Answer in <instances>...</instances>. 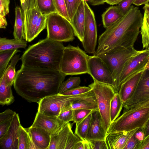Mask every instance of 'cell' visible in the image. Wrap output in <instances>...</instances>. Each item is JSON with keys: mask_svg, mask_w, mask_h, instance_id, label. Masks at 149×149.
<instances>
[{"mask_svg": "<svg viewBox=\"0 0 149 149\" xmlns=\"http://www.w3.org/2000/svg\"><path fill=\"white\" fill-rule=\"evenodd\" d=\"M66 76L49 68L21 65L13 86L22 97L29 102L38 103L44 98L58 93Z\"/></svg>", "mask_w": 149, "mask_h": 149, "instance_id": "6da1fadb", "label": "cell"}, {"mask_svg": "<svg viewBox=\"0 0 149 149\" xmlns=\"http://www.w3.org/2000/svg\"><path fill=\"white\" fill-rule=\"evenodd\" d=\"M143 16L138 7L131 5L118 21L106 29L99 37L95 55L117 46H134L140 31Z\"/></svg>", "mask_w": 149, "mask_h": 149, "instance_id": "7a4b0ae2", "label": "cell"}, {"mask_svg": "<svg viewBox=\"0 0 149 149\" xmlns=\"http://www.w3.org/2000/svg\"><path fill=\"white\" fill-rule=\"evenodd\" d=\"M65 47L62 42L47 38L29 46L20 58L22 65L41 67L58 71Z\"/></svg>", "mask_w": 149, "mask_h": 149, "instance_id": "3957f363", "label": "cell"}, {"mask_svg": "<svg viewBox=\"0 0 149 149\" xmlns=\"http://www.w3.org/2000/svg\"><path fill=\"white\" fill-rule=\"evenodd\" d=\"M149 118V101L124 110L123 114L111 123L107 132L129 131L141 128Z\"/></svg>", "mask_w": 149, "mask_h": 149, "instance_id": "277c9868", "label": "cell"}, {"mask_svg": "<svg viewBox=\"0 0 149 149\" xmlns=\"http://www.w3.org/2000/svg\"><path fill=\"white\" fill-rule=\"evenodd\" d=\"M141 51L136 50L134 46L129 48L117 46L96 55L103 60L111 71L113 78L116 93H118L119 91L120 78L125 65L131 58Z\"/></svg>", "mask_w": 149, "mask_h": 149, "instance_id": "5b68a950", "label": "cell"}, {"mask_svg": "<svg viewBox=\"0 0 149 149\" xmlns=\"http://www.w3.org/2000/svg\"><path fill=\"white\" fill-rule=\"evenodd\" d=\"M89 56L78 45L75 47L69 44L64 50L59 71L66 76L88 74Z\"/></svg>", "mask_w": 149, "mask_h": 149, "instance_id": "8992f818", "label": "cell"}, {"mask_svg": "<svg viewBox=\"0 0 149 149\" xmlns=\"http://www.w3.org/2000/svg\"><path fill=\"white\" fill-rule=\"evenodd\" d=\"M47 38L57 42H69L74 39L73 30L70 22L57 12L47 16Z\"/></svg>", "mask_w": 149, "mask_h": 149, "instance_id": "52a82bcc", "label": "cell"}, {"mask_svg": "<svg viewBox=\"0 0 149 149\" xmlns=\"http://www.w3.org/2000/svg\"><path fill=\"white\" fill-rule=\"evenodd\" d=\"M88 86L95 93L103 126L107 134L111 124L110 108L111 100L116 93L115 89L111 85L100 83L95 80Z\"/></svg>", "mask_w": 149, "mask_h": 149, "instance_id": "ba28073f", "label": "cell"}, {"mask_svg": "<svg viewBox=\"0 0 149 149\" xmlns=\"http://www.w3.org/2000/svg\"><path fill=\"white\" fill-rule=\"evenodd\" d=\"M95 95L92 90L83 94L67 95L58 93L46 97L38 103V111L46 115L57 117L62 108L67 103Z\"/></svg>", "mask_w": 149, "mask_h": 149, "instance_id": "9c48e42d", "label": "cell"}, {"mask_svg": "<svg viewBox=\"0 0 149 149\" xmlns=\"http://www.w3.org/2000/svg\"><path fill=\"white\" fill-rule=\"evenodd\" d=\"M84 7L85 22L82 45L86 53L95 55L97 31L95 15L85 0Z\"/></svg>", "mask_w": 149, "mask_h": 149, "instance_id": "30bf717a", "label": "cell"}, {"mask_svg": "<svg viewBox=\"0 0 149 149\" xmlns=\"http://www.w3.org/2000/svg\"><path fill=\"white\" fill-rule=\"evenodd\" d=\"M88 66V74L93 80L111 85L115 88L112 75L107 65L101 58L96 55L90 56Z\"/></svg>", "mask_w": 149, "mask_h": 149, "instance_id": "8fae6325", "label": "cell"}, {"mask_svg": "<svg viewBox=\"0 0 149 149\" xmlns=\"http://www.w3.org/2000/svg\"><path fill=\"white\" fill-rule=\"evenodd\" d=\"M149 56V49L142 50L140 53L131 58L127 63L121 73L118 85H121L144 70Z\"/></svg>", "mask_w": 149, "mask_h": 149, "instance_id": "7c38bea8", "label": "cell"}, {"mask_svg": "<svg viewBox=\"0 0 149 149\" xmlns=\"http://www.w3.org/2000/svg\"><path fill=\"white\" fill-rule=\"evenodd\" d=\"M149 101V70H145L133 94L123 103L124 110Z\"/></svg>", "mask_w": 149, "mask_h": 149, "instance_id": "4fadbf2b", "label": "cell"}, {"mask_svg": "<svg viewBox=\"0 0 149 149\" xmlns=\"http://www.w3.org/2000/svg\"><path fill=\"white\" fill-rule=\"evenodd\" d=\"M67 123L57 117L48 116L38 111L31 126L42 129L51 136L58 132Z\"/></svg>", "mask_w": 149, "mask_h": 149, "instance_id": "5bb4252c", "label": "cell"}, {"mask_svg": "<svg viewBox=\"0 0 149 149\" xmlns=\"http://www.w3.org/2000/svg\"><path fill=\"white\" fill-rule=\"evenodd\" d=\"M21 125L19 114L16 113L7 132L0 139L1 149H18V137Z\"/></svg>", "mask_w": 149, "mask_h": 149, "instance_id": "9a60e30c", "label": "cell"}, {"mask_svg": "<svg viewBox=\"0 0 149 149\" xmlns=\"http://www.w3.org/2000/svg\"><path fill=\"white\" fill-rule=\"evenodd\" d=\"M107 133L103 125L102 117L98 109L92 110L91 122L86 139L93 140H106Z\"/></svg>", "mask_w": 149, "mask_h": 149, "instance_id": "2e32d148", "label": "cell"}, {"mask_svg": "<svg viewBox=\"0 0 149 149\" xmlns=\"http://www.w3.org/2000/svg\"><path fill=\"white\" fill-rule=\"evenodd\" d=\"M138 129L129 131L111 133L107 134L105 141L108 149H124L129 140Z\"/></svg>", "mask_w": 149, "mask_h": 149, "instance_id": "e0dca14e", "label": "cell"}, {"mask_svg": "<svg viewBox=\"0 0 149 149\" xmlns=\"http://www.w3.org/2000/svg\"><path fill=\"white\" fill-rule=\"evenodd\" d=\"M84 0L80 4L71 22L74 36L81 42L83 39L85 22Z\"/></svg>", "mask_w": 149, "mask_h": 149, "instance_id": "ac0fdd59", "label": "cell"}, {"mask_svg": "<svg viewBox=\"0 0 149 149\" xmlns=\"http://www.w3.org/2000/svg\"><path fill=\"white\" fill-rule=\"evenodd\" d=\"M42 14L37 7L29 10L24 21L25 40L30 42L35 38V31L38 19Z\"/></svg>", "mask_w": 149, "mask_h": 149, "instance_id": "d6986e66", "label": "cell"}, {"mask_svg": "<svg viewBox=\"0 0 149 149\" xmlns=\"http://www.w3.org/2000/svg\"><path fill=\"white\" fill-rule=\"evenodd\" d=\"M73 125L70 122L67 123L58 132L51 136L48 149H65Z\"/></svg>", "mask_w": 149, "mask_h": 149, "instance_id": "ffe728a7", "label": "cell"}, {"mask_svg": "<svg viewBox=\"0 0 149 149\" xmlns=\"http://www.w3.org/2000/svg\"><path fill=\"white\" fill-rule=\"evenodd\" d=\"M144 70L120 86L118 93L123 103L129 100L133 94L142 76Z\"/></svg>", "mask_w": 149, "mask_h": 149, "instance_id": "44dd1931", "label": "cell"}, {"mask_svg": "<svg viewBox=\"0 0 149 149\" xmlns=\"http://www.w3.org/2000/svg\"><path fill=\"white\" fill-rule=\"evenodd\" d=\"M77 109L98 110L95 95L67 103L62 108L60 112Z\"/></svg>", "mask_w": 149, "mask_h": 149, "instance_id": "7402d4cb", "label": "cell"}, {"mask_svg": "<svg viewBox=\"0 0 149 149\" xmlns=\"http://www.w3.org/2000/svg\"><path fill=\"white\" fill-rule=\"evenodd\" d=\"M26 128L30 132L34 143L38 149H48L51 135L46 131L31 126Z\"/></svg>", "mask_w": 149, "mask_h": 149, "instance_id": "603a6c76", "label": "cell"}, {"mask_svg": "<svg viewBox=\"0 0 149 149\" xmlns=\"http://www.w3.org/2000/svg\"><path fill=\"white\" fill-rule=\"evenodd\" d=\"M123 16L117 5L110 6L102 15L104 27L106 29L108 28L118 21Z\"/></svg>", "mask_w": 149, "mask_h": 149, "instance_id": "cb8c5ba5", "label": "cell"}, {"mask_svg": "<svg viewBox=\"0 0 149 149\" xmlns=\"http://www.w3.org/2000/svg\"><path fill=\"white\" fill-rule=\"evenodd\" d=\"M11 85L6 83L4 74L0 78V104L8 105L15 101L12 90Z\"/></svg>", "mask_w": 149, "mask_h": 149, "instance_id": "d4e9b609", "label": "cell"}, {"mask_svg": "<svg viewBox=\"0 0 149 149\" xmlns=\"http://www.w3.org/2000/svg\"><path fill=\"white\" fill-rule=\"evenodd\" d=\"M15 20L13 35L14 38L19 40L25 39L24 18L20 7L15 8Z\"/></svg>", "mask_w": 149, "mask_h": 149, "instance_id": "484cf974", "label": "cell"}, {"mask_svg": "<svg viewBox=\"0 0 149 149\" xmlns=\"http://www.w3.org/2000/svg\"><path fill=\"white\" fill-rule=\"evenodd\" d=\"M27 41L24 39L17 40L14 38L8 39L6 38H0V52L21 48L25 49Z\"/></svg>", "mask_w": 149, "mask_h": 149, "instance_id": "4316f807", "label": "cell"}, {"mask_svg": "<svg viewBox=\"0 0 149 149\" xmlns=\"http://www.w3.org/2000/svg\"><path fill=\"white\" fill-rule=\"evenodd\" d=\"M20 58L19 54H15L11 59L9 65L5 71L4 74L8 85L12 86L14 83L17 74L15 67Z\"/></svg>", "mask_w": 149, "mask_h": 149, "instance_id": "83f0119b", "label": "cell"}, {"mask_svg": "<svg viewBox=\"0 0 149 149\" xmlns=\"http://www.w3.org/2000/svg\"><path fill=\"white\" fill-rule=\"evenodd\" d=\"M123 102L118 93L111 100L110 108V117L111 123L119 116L123 107Z\"/></svg>", "mask_w": 149, "mask_h": 149, "instance_id": "f1b7e54d", "label": "cell"}, {"mask_svg": "<svg viewBox=\"0 0 149 149\" xmlns=\"http://www.w3.org/2000/svg\"><path fill=\"white\" fill-rule=\"evenodd\" d=\"M141 29L143 49H149V14L145 10Z\"/></svg>", "mask_w": 149, "mask_h": 149, "instance_id": "f546056e", "label": "cell"}, {"mask_svg": "<svg viewBox=\"0 0 149 149\" xmlns=\"http://www.w3.org/2000/svg\"><path fill=\"white\" fill-rule=\"evenodd\" d=\"M20 52V50L15 49L0 52V78L3 74L10 60Z\"/></svg>", "mask_w": 149, "mask_h": 149, "instance_id": "4dcf8cb0", "label": "cell"}, {"mask_svg": "<svg viewBox=\"0 0 149 149\" xmlns=\"http://www.w3.org/2000/svg\"><path fill=\"white\" fill-rule=\"evenodd\" d=\"M91 117V112L81 121L76 123L74 134L81 139H86L89 127Z\"/></svg>", "mask_w": 149, "mask_h": 149, "instance_id": "1f68e13d", "label": "cell"}, {"mask_svg": "<svg viewBox=\"0 0 149 149\" xmlns=\"http://www.w3.org/2000/svg\"><path fill=\"white\" fill-rule=\"evenodd\" d=\"M42 15H47L57 12L53 0H36V7Z\"/></svg>", "mask_w": 149, "mask_h": 149, "instance_id": "d6a6232c", "label": "cell"}, {"mask_svg": "<svg viewBox=\"0 0 149 149\" xmlns=\"http://www.w3.org/2000/svg\"><path fill=\"white\" fill-rule=\"evenodd\" d=\"M81 83L80 77H70L61 84L59 93L62 94L66 91L79 86Z\"/></svg>", "mask_w": 149, "mask_h": 149, "instance_id": "836d02e7", "label": "cell"}, {"mask_svg": "<svg viewBox=\"0 0 149 149\" xmlns=\"http://www.w3.org/2000/svg\"><path fill=\"white\" fill-rule=\"evenodd\" d=\"M10 0H0V28L5 29L7 25L6 16L9 12Z\"/></svg>", "mask_w": 149, "mask_h": 149, "instance_id": "e575fe53", "label": "cell"}, {"mask_svg": "<svg viewBox=\"0 0 149 149\" xmlns=\"http://www.w3.org/2000/svg\"><path fill=\"white\" fill-rule=\"evenodd\" d=\"M18 142V149H28V132L21 125L19 127Z\"/></svg>", "mask_w": 149, "mask_h": 149, "instance_id": "d590c367", "label": "cell"}, {"mask_svg": "<svg viewBox=\"0 0 149 149\" xmlns=\"http://www.w3.org/2000/svg\"><path fill=\"white\" fill-rule=\"evenodd\" d=\"M64 0L71 22L79 6L83 0Z\"/></svg>", "mask_w": 149, "mask_h": 149, "instance_id": "8d00e7d4", "label": "cell"}, {"mask_svg": "<svg viewBox=\"0 0 149 149\" xmlns=\"http://www.w3.org/2000/svg\"><path fill=\"white\" fill-rule=\"evenodd\" d=\"M57 13L64 17L71 23L64 0H53Z\"/></svg>", "mask_w": 149, "mask_h": 149, "instance_id": "74e56055", "label": "cell"}, {"mask_svg": "<svg viewBox=\"0 0 149 149\" xmlns=\"http://www.w3.org/2000/svg\"><path fill=\"white\" fill-rule=\"evenodd\" d=\"M92 111L91 110L85 109H74L72 121L76 124L78 123L91 113Z\"/></svg>", "mask_w": 149, "mask_h": 149, "instance_id": "f35d334b", "label": "cell"}, {"mask_svg": "<svg viewBox=\"0 0 149 149\" xmlns=\"http://www.w3.org/2000/svg\"><path fill=\"white\" fill-rule=\"evenodd\" d=\"M20 1L24 21L28 11L36 7V0H20Z\"/></svg>", "mask_w": 149, "mask_h": 149, "instance_id": "ab89813d", "label": "cell"}, {"mask_svg": "<svg viewBox=\"0 0 149 149\" xmlns=\"http://www.w3.org/2000/svg\"><path fill=\"white\" fill-rule=\"evenodd\" d=\"M91 90L89 87L80 86L65 91L62 94L67 95H80L87 93Z\"/></svg>", "mask_w": 149, "mask_h": 149, "instance_id": "60d3db41", "label": "cell"}, {"mask_svg": "<svg viewBox=\"0 0 149 149\" xmlns=\"http://www.w3.org/2000/svg\"><path fill=\"white\" fill-rule=\"evenodd\" d=\"M47 15L42 14L39 17L35 31V36L36 38L43 29L46 27Z\"/></svg>", "mask_w": 149, "mask_h": 149, "instance_id": "b9f144b4", "label": "cell"}, {"mask_svg": "<svg viewBox=\"0 0 149 149\" xmlns=\"http://www.w3.org/2000/svg\"><path fill=\"white\" fill-rule=\"evenodd\" d=\"M81 139L71 130L69 134L65 149H74L76 144Z\"/></svg>", "mask_w": 149, "mask_h": 149, "instance_id": "7bdbcfd3", "label": "cell"}, {"mask_svg": "<svg viewBox=\"0 0 149 149\" xmlns=\"http://www.w3.org/2000/svg\"><path fill=\"white\" fill-rule=\"evenodd\" d=\"M141 141L138 137L135 132L129 140L124 149H137Z\"/></svg>", "mask_w": 149, "mask_h": 149, "instance_id": "ee69618b", "label": "cell"}, {"mask_svg": "<svg viewBox=\"0 0 149 149\" xmlns=\"http://www.w3.org/2000/svg\"><path fill=\"white\" fill-rule=\"evenodd\" d=\"M73 110H69L60 112L57 117L65 123L72 121L73 118Z\"/></svg>", "mask_w": 149, "mask_h": 149, "instance_id": "f6af8a7d", "label": "cell"}, {"mask_svg": "<svg viewBox=\"0 0 149 149\" xmlns=\"http://www.w3.org/2000/svg\"><path fill=\"white\" fill-rule=\"evenodd\" d=\"M135 0H123L117 5L121 13L125 15L128 10Z\"/></svg>", "mask_w": 149, "mask_h": 149, "instance_id": "bcb514c9", "label": "cell"}, {"mask_svg": "<svg viewBox=\"0 0 149 149\" xmlns=\"http://www.w3.org/2000/svg\"><path fill=\"white\" fill-rule=\"evenodd\" d=\"M89 141L92 149H108L105 140H93Z\"/></svg>", "mask_w": 149, "mask_h": 149, "instance_id": "7dc6e473", "label": "cell"}, {"mask_svg": "<svg viewBox=\"0 0 149 149\" xmlns=\"http://www.w3.org/2000/svg\"><path fill=\"white\" fill-rule=\"evenodd\" d=\"M16 113L8 109L0 113V123L12 118Z\"/></svg>", "mask_w": 149, "mask_h": 149, "instance_id": "c3c4849f", "label": "cell"}, {"mask_svg": "<svg viewBox=\"0 0 149 149\" xmlns=\"http://www.w3.org/2000/svg\"><path fill=\"white\" fill-rule=\"evenodd\" d=\"M13 118L0 123V139L2 138L7 132Z\"/></svg>", "mask_w": 149, "mask_h": 149, "instance_id": "681fc988", "label": "cell"}, {"mask_svg": "<svg viewBox=\"0 0 149 149\" xmlns=\"http://www.w3.org/2000/svg\"><path fill=\"white\" fill-rule=\"evenodd\" d=\"M137 149H149V136L141 141Z\"/></svg>", "mask_w": 149, "mask_h": 149, "instance_id": "f907efd6", "label": "cell"}, {"mask_svg": "<svg viewBox=\"0 0 149 149\" xmlns=\"http://www.w3.org/2000/svg\"><path fill=\"white\" fill-rule=\"evenodd\" d=\"M28 132V149H38L34 144L30 132L25 128Z\"/></svg>", "mask_w": 149, "mask_h": 149, "instance_id": "816d5d0a", "label": "cell"}, {"mask_svg": "<svg viewBox=\"0 0 149 149\" xmlns=\"http://www.w3.org/2000/svg\"><path fill=\"white\" fill-rule=\"evenodd\" d=\"M142 129L143 133V139L149 136V118Z\"/></svg>", "mask_w": 149, "mask_h": 149, "instance_id": "f5cc1de1", "label": "cell"}, {"mask_svg": "<svg viewBox=\"0 0 149 149\" xmlns=\"http://www.w3.org/2000/svg\"><path fill=\"white\" fill-rule=\"evenodd\" d=\"M107 0H87L90 4L93 6H97L102 4L105 3Z\"/></svg>", "mask_w": 149, "mask_h": 149, "instance_id": "db71d44e", "label": "cell"}, {"mask_svg": "<svg viewBox=\"0 0 149 149\" xmlns=\"http://www.w3.org/2000/svg\"><path fill=\"white\" fill-rule=\"evenodd\" d=\"M149 0H135L133 4L136 6H140L148 3Z\"/></svg>", "mask_w": 149, "mask_h": 149, "instance_id": "11a10c76", "label": "cell"}, {"mask_svg": "<svg viewBox=\"0 0 149 149\" xmlns=\"http://www.w3.org/2000/svg\"><path fill=\"white\" fill-rule=\"evenodd\" d=\"M84 145V149H92L89 141L86 139L81 140Z\"/></svg>", "mask_w": 149, "mask_h": 149, "instance_id": "9f6ffc18", "label": "cell"}, {"mask_svg": "<svg viewBox=\"0 0 149 149\" xmlns=\"http://www.w3.org/2000/svg\"><path fill=\"white\" fill-rule=\"evenodd\" d=\"M74 149H84V144L81 140L76 144Z\"/></svg>", "mask_w": 149, "mask_h": 149, "instance_id": "6f0895ef", "label": "cell"}, {"mask_svg": "<svg viewBox=\"0 0 149 149\" xmlns=\"http://www.w3.org/2000/svg\"><path fill=\"white\" fill-rule=\"evenodd\" d=\"M123 0H107L105 3L109 5H118Z\"/></svg>", "mask_w": 149, "mask_h": 149, "instance_id": "680465c9", "label": "cell"}, {"mask_svg": "<svg viewBox=\"0 0 149 149\" xmlns=\"http://www.w3.org/2000/svg\"><path fill=\"white\" fill-rule=\"evenodd\" d=\"M143 9L146 11L149 14V3L145 4L143 8Z\"/></svg>", "mask_w": 149, "mask_h": 149, "instance_id": "91938a15", "label": "cell"}, {"mask_svg": "<svg viewBox=\"0 0 149 149\" xmlns=\"http://www.w3.org/2000/svg\"><path fill=\"white\" fill-rule=\"evenodd\" d=\"M144 69L145 70H149V56L148 61L145 66Z\"/></svg>", "mask_w": 149, "mask_h": 149, "instance_id": "94428289", "label": "cell"}]
</instances>
